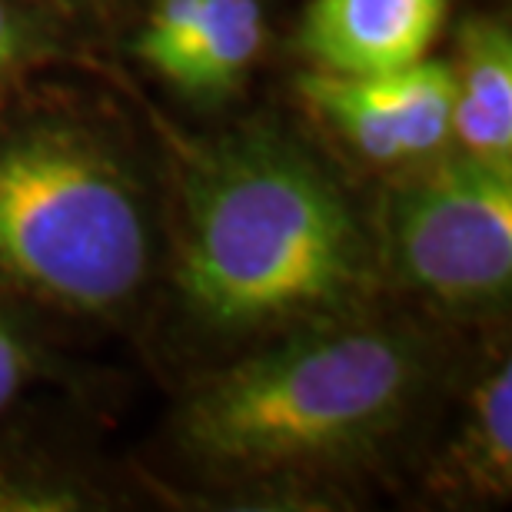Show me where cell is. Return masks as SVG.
<instances>
[{"instance_id": "8992f818", "label": "cell", "mask_w": 512, "mask_h": 512, "mask_svg": "<svg viewBox=\"0 0 512 512\" xmlns=\"http://www.w3.org/2000/svg\"><path fill=\"white\" fill-rule=\"evenodd\" d=\"M453 133L473 157L512 163V37L493 17L469 20L459 34Z\"/></svg>"}, {"instance_id": "7a4b0ae2", "label": "cell", "mask_w": 512, "mask_h": 512, "mask_svg": "<svg viewBox=\"0 0 512 512\" xmlns=\"http://www.w3.org/2000/svg\"><path fill=\"white\" fill-rule=\"evenodd\" d=\"M416 356L386 330L336 326L256 353L187 399V453L227 473L270 476L350 459L399 423Z\"/></svg>"}, {"instance_id": "52a82bcc", "label": "cell", "mask_w": 512, "mask_h": 512, "mask_svg": "<svg viewBox=\"0 0 512 512\" xmlns=\"http://www.w3.org/2000/svg\"><path fill=\"white\" fill-rule=\"evenodd\" d=\"M439 493L506 499L512 489V370L499 366L473 389L469 413L433 469Z\"/></svg>"}, {"instance_id": "277c9868", "label": "cell", "mask_w": 512, "mask_h": 512, "mask_svg": "<svg viewBox=\"0 0 512 512\" xmlns=\"http://www.w3.org/2000/svg\"><path fill=\"white\" fill-rule=\"evenodd\" d=\"M399 273L443 303H489L512 283V170L466 157L403 190L389 210Z\"/></svg>"}, {"instance_id": "5b68a950", "label": "cell", "mask_w": 512, "mask_h": 512, "mask_svg": "<svg viewBox=\"0 0 512 512\" xmlns=\"http://www.w3.org/2000/svg\"><path fill=\"white\" fill-rule=\"evenodd\" d=\"M446 7L449 0H313L303 50L336 74H396L426 57Z\"/></svg>"}, {"instance_id": "8fae6325", "label": "cell", "mask_w": 512, "mask_h": 512, "mask_svg": "<svg viewBox=\"0 0 512 512\" xmlns=\"http://www.w3.org/2000/svg\"><path fill=\"white\" fill-rule=\"evenodd\" d=\"M203 4L207 0H157L153 14L147 20V27L137 37V54L157 70L160 77L173 80L177 74L183 50H187L193 30L200 24Z\"/></svg>"}, {"instance_id": "7c38bea8", "label": "cell", "mask_w": 512, "mask_h": 512, "mask_svg": "<svg viewBox=\"0 0 512 512\" xmlns=\"http://www.w3.org/2000/svg\"><path fill=\"white\" fill-rule=\"evenodd\" d=\"M30 370H34V360H30L24 336H20L14 330V323L0 313V413H4L17 399L20 389H24Z\"/></svg>"}, {"instance_id": "9c48e42d", "label": "cell", "mask_w": 512, "mask_h": 512, "mask_svg": "<svg viewBox=\"0 0 512 512\" xmlns=\"http://www.w3.org/2000/svg\"><path fill=\"white\" fill-rule=\"evenodd\" d=\"M296 87H300L306 104L320 110L366 160L376 163L403 160L383 77H356V74H336V70H320V74H303Z\"/></svg>"}, {"instance_id": "6da1fadb", "label": "cell", "mask_w": 512, "mask_h": 512, "mask_svg": "<svg viewBox=\"0 0 512 512\" xmlns=\"http://www.w3.org/2000/svg\"><path fill=\"white\" fill-rule=\"evenodd\" d=\"M177 286L213 326H270L356 303L373 263L350 203L303 150L240 133L187 160Z\"/></svg>"}, {"instance_id": "ba28073f", "label": "cell", "mask_w": 512, "mask_h": 512, "mask_svg": "<svg viewBox=\"0 0 512 512\" xmlns=\"http://www.w3.org/2000/svg\"><path fill=\"white\" fill-rule=\"evenodd\" d=\"M263 47V10L256 0H207L173 84L193 94H227Z\"/></svg>"}, {"instance_id": "3957f363", "label": "cell", "mask_w": 512, "mask_h": 512, "mask_svg": "<svg viewBox=\"0 0 512 512\" xmlns=\"http://www.w3.org/2000/svg\"><path fill=\"white\" fill-rule=\"evenodd\" d=\"M150 230L130 173L77 127L0 140V280L74 313L140 290Z\"/></svg>"}, {"instance_id": "4fadbf2b", "label": "cell", "mask_w": 512, "mask_h": 512, "mask_svg": "<svg viewBox=\"0 0 512 512\" xmlns=\"http://www.w3.org/2000/svg\"><path fill=\"white\" fill-rule=\"evenodd\" d=\"M24 50V34H20V20L4 0H0V77L14 67V60Z\"/></svg>"}, {"instance_id": "30bf717a", "label": "cell", "mask_w": 512, "mask_h": 512, "mask_svg": "<svg viewBox=\"0 0 512 512\" xmlns=\"http://www.w3.org/2000/svg\"><path fill=\"white\" fill-rule=\"evenodd\" d=\"M399 150L406 157H426L453 133L456 74L443 60H416L396 74H383Z\"/></svg>"}]
</instances>
